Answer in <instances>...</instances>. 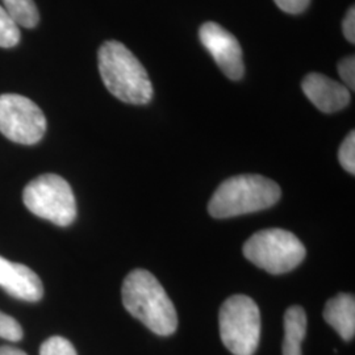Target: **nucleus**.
<instances>
[{"label": "nucleus", "mask_w": 355, "mask_h": 355, "mask_svg": "<svg viewBox=\"0 0 355 355\" xmlns=\"http://www.w3.org/2000/svg\"><path fill=\"white\" fill-rule=\"evenodd\" d=\"M343 35L352 44L355 42V8L352 6L343 21Z\"/></svg>", "instance_id": "20"}, {"label": "nucleus", "mask_w": 355, "mask_h": 355, "mask_svg": "<svg viewBox=\"0 0 355 355\" xmlns=\"http://www.w3.org/2000/svg\"><path fill=\"white\" fill-rule=\"evenodd\" d=\"M26 208L58 227H67L76 217L74 192L64 178L44 174L26 184L23 192Z\"/></svg>", "instance_id": "6"}, {"label": "nucleus", "mask_w": 355, "mask_h": 355, "mask_svg": "<svg viewBox=\"0 0 355 355\" xmlns=\"http://www.w3.org/2000/svg\"><path fill=\"white\" fill-rule=\"evenodd\" d=\"M305 96L324 114H334L350 103V89L320 73H311L302 82Z\"/></svg>", "instance_id": "9"}, {"label": "nucleus", "mask_w": 355, "mask_h": 355, "mask_svg": "<svg viewBox=\"0 0 355 355\" xmlns=\"http://www.w3.org/2000/svg\"><path fill=\"white\" fill-rule=\"evenodd\" d=\"M220 336L232 354L253 355L261 338V313L246 295H233L220 308Z\"/></svg>", "instance_id": "5"}, {"label": "nucleus", "mask_w": 355, "mask_h": 355, "mask_svg": "<svg viewBox=\"0 0 355 355\" xmlns=\"http://www.w3.org/2000/svg\"><path fill=\"white\" fill-rule=\"evenodd\" d=\"M324 318L345 341H352L355 334V299L350 293H338L328 300Z\"/></svg>", "instance_id": "11"}, {"label": "nucleus", "mask_w": 355, "mask_h": 355, "mask_svg": "<svg viewBox=\"0 0 355 355\" xmlns=\"http://www.w3.org/2000/svg\"><path fill=\"white\" fill-rule=\"evenodd\" d=\"M46 130L45 114L37 104L16 94L0 95V133L21 145H35Z\"/></svg>", "instance_id": "7"}, {"label": "nucleus", "mask_w": 355, "mask_h": 355, "mask_svg": "<svg viewBox=\"0 0 355 355\" xmlns=\"http://www.w3.org/2000/svg\"><path fill=\"white\" fill-rule=\"evenodd\" d=\"M305 254L302 241L284 229L259 230L243 245L246 259L272 275L290 272L304 261Z\"/></svg>", "instance_id": "4"}, {"label": "nucleus", "mask_w": 355, "mask_h": 355, "mask_svg": "<svg viewBox=\"0 0 355 355\" xmlns=\"http://www.w3.org/2000/svg\"><path fill=\"white\" fill-rule=\"evenodd\" d=\"M123 304L133 318L152 330L167 337L175 333L178 313L165 288L152 272L137 268L129 272L121 288Z\"/></svg>", "instance_id": "1"}, {"label": "nucleus", "mask_w": 355, "mask_h": 355, "mask_svg": "<svg viewBox=\"0 0 355 355\" xmlns=\"http://www.w3.org/2000/svg\"><path fill=\"white\" fill-rule=\"evenodd\" d=\"M24 333L21 325L15 320V318L0 312V337L7 340L17 343L23 338Z\"/></svg>", "instance_id": "17"}, {"label": "nucleus", "mask_w": 355, "mask_h": 355, "mask_svg": "<svg viewBox=\"0 0 355 355\" xmlns=\"http://www.w3.org/2000/svg\"><path fill=\"white\" fill-rule=\"evenodd\" d=\"M0 355H28L20 349L11 346H0Z\"/></svg>", "instance_id": "21"}, {"label": "nucleus", "mask_w": 355, "mask_h": 355, "mask_svg": "<svg viewBox=\"0 0 355 355\" xmlns=\"http://www.w3.org/2000/svg\"><path fill=\"white\" fill-rule=\"evenodd\" d=\"M0 287L24 302H38L44 296L42 282L37 274L23 265L0 257Z\"/></svg>", "instance_id": "10"}, {"label": "nucleus", "mask_w": 355, "mask_h": 355, "mask_svg": "<svg viewBox=\"0 0 355 355\" xmlns=\"http://www.w3.org/2000/svg\"><path fill=\"white\" fill-rule=\"evenodd\" d=\"M3 8L13 20L16 26L35 28L40 21L37 7L33 0H0Z\"/></svg>", "instance_id": "13"}, {"label": "nucleus", "mask_w": 355, "mask_h": 355, "mask_svg": "<svg viewBox=\"0 0 355 355\" xmlns=\"http://www.w3.org/2000/svg\"><path fill=\"white\" fill-rule=\"evenodd\" d=\"M311 0H274V3L279 7L283 12L297 15L304 12L309 6Z\"/></svg>", "instance_id": "19"}, {"label": "nucleus", "mask_w": 355, "mask_h": 355, "mask_svg": "<svg viewBox=\"0 0 355 355\" xmlns=\"http://www.w3.org/2000/svg\"><path fill=\"white\" fill-rule=\"evenodd\" d=\"M199 37L204 48L211 53L221 71L232 80L241 79L245 71L240 42L225 28L216 23L200 26Z\"/></svg>", "instance_id": "8"}, {"label": "nucleus", "mask_w": 355, "mask_h": 355, "mask_svg": "<svg viewBox=\"0 0 355 355\" xmlns=\"http://www.w3.org/2000/svg\"><path fill=\"white\" fill-rule=\"evenodd\" d=\"M20 41V29L0 6V48H12Z\"/></svg>", "instance_id": "14"}, {"label": "nucleus", "mask_w": 355, "mask_h": 355, "mask_svg": "<svg viewBox=\"0 0 355 355\" xmlns=\"http://www.w3.org/2000/svg\"><path fill=\"white\" fill-rule=\"evenodd\" d=\"M306 336V313L300 305H292L284 313L283 355H302Z\"/></svg>", "instance_id": "12"}, {"label": "nucleus", "mask_w": 355, "mask_h": 355, "mask_svg": "<svg viewBox=\"0 0 355 355\" xmlns=\"http://www.w3.org/2000/svg\"><path fill=\"white\" fill-rule=\"evenodd\" d=\"M103 83L121 102L144 105L152 101L149 76L137 57L120 41H105L98 51Z\"/></svg>", "instance_id": "2"}, {"label": "nucleus", "mask_w": 355, "mask_h": 355, "mask_svg": "<svg viewBox=\"0 0 355 355\" xmlns=\"http://www.w3.org/2000/svg\"><path fill=\"white\" fill-rule=\"evenodd\" d=\"M40 355H78L76 347L69 340L60 336L48 338L40 347Z\"/></svg>", "instance_id": "15"}, {"label": "nucleus", "mask_w": 355, "mask_h": 355, "mask_svg": "<svg viewBox=\"0 0 355 355\" xmlns=\"http://www.w3.org/2000/svg\"><path fill=\"white\" fill-rule=\"evenodd\" d=\"M338 161L343 168L350 173L352 175L355 174V132L352 130L347 137L343 140L340 150H338Z\"/></svg>", "instance_id": "16"}, {"label": "nucleus", "mask_w": 355, "mask_h": 355, "mask_svg": "<svg viewBox=\"0 0 355 355\" xmlns=\"http://www.w3.org/2000/svg\"><path fill=\"white\" fill-rule=\"evenodd\" d=\"M338 73L345 86L352 91L355 89V58L354 55L345 57L338 62Z\"/></svg>", "instance_id": "18"}, {"label": "nucleus", "mask_w": 355, "mask_h": 355, "mask_svg": "<svg viewBox=\"0 0 355 355\" xmlns=\"http://www.w3.org/2000/svg\"><path fill=\"white\" fill-rule=\"evenodd\" d=\"M282 191L271 179L262 175H237L224 180L208 204V212L215 218L259 212L279 202Z\"/></svg>", "instance_id": "3"}]
</instances>
